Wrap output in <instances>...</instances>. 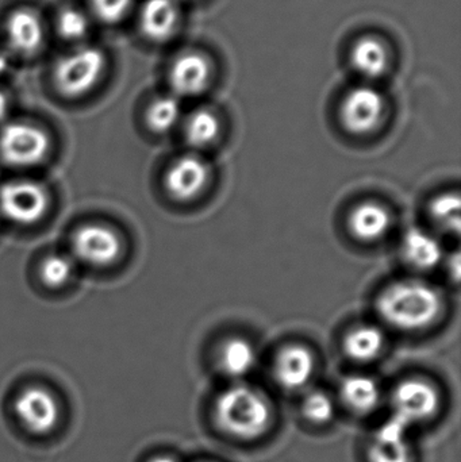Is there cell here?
<instances>
[{"instance_id":"9","label":"cell","mask_w":461,"mask_h":462,"mask_svg":"<svg viewBox=\"0 0 461 462\" xmlns=\"http://www.w3.org/2000/svg\"><path fill=\"white\" fill-rule=\"evenodd\" d=\"M383 111L384 99L378 89L357 87L344 99L341 118L349 132L364 134L378 126Z\"/></svg>"},{"instance_id":"27","label":"cell","mask_w":461,"mask_h":462,"mask_svg":"<svg viewBox=\"0 0 461 462\" xmlns=\"http://www.w3.org/2000/svg\"><path fill=\"white\" fill-rule=\"evenodd\" d=\"M370 462H411L408 442H373L368 452Z\"/></svg>"},{"instance_id":"22","label":"cell","mask_w":461,"mask_h":462,"mask_svg":"<svg viewBox=\"0 0 461 462\" xmlns=\"http://www.w3.org/2000/svg\"><path fill=\"white\" fill-rule=\"evenodd\" d=\"M181 116L180 103L172 97H159L146 113L148 126L156 133H167L178 124Z\"/></svg>"},{"instance_id":"12","label":"cell","mask_w":461,"mask_h":462,"mask_svg":"<svg viewBox=\"0 0 461 462\" xmlns=\"http://www.w3.org/2000/svg\"><path fill=\"white\" fill-rule=\"evenodd\" d=\"M5 32L11 48L23 56H30L40 51L45 40L42 19L30 8L13 11L7 18Z\"/></svg>"},{"instance_id":"28","label":"cell","mask_w":461,"mask_h":462,"mask_svg":"<svg viewBox=\"0 0 461 462\" xmlns=\"http://www.w3.org/2000/svg\"><path fill=\"white\" fill-rule=\"evenodd\" d=\"M92 10L100 21L116 23L129 13L133 0H91Z\"/></svg>"},{"instance_id":"7","label":"cell","mask_w":461,"mask_h":462,"mask_svg":"<svg viewBox=\"0 0 461 462\" xmlns=\"http://www.w3.org/2000/svg\"><path fill=\"white\" fill-rule=\"evenodd\" d=\"M73 254L91 266H108L122 254L121 236L111 227L87 224L78 227L72 236Z\"/></svg>"},{"instance_id":"3","label":"cell","mask_w":461,"mask_h":462,"mask_svg":"<svg viewBox=\"0 0 461 462\" xmlns=\"http://www.w3.org/2000/svg\"><path fill=\"white\" fill-rule=\"evenodd\" d=\"M105 69V53L95 46H83L65 54L57 62L54 84L64 97H84L97 87Z\"/></svg>"},{"instance_id":"29","label":"cell","mask_w":461,"mask_h":462,"mask_svg":"<svg viewBox=\"0 0 461 462\" xmlns=\"http://www.w3.org/2000/svg\"><path fill=\"white\" fill-rule=\"evenodd\" d=\"M410 423L406 422L402 418L392 414L387 422L379 428L376 431L375 441L381 442H401L406 441Z\"/></svg>"},{"instance_id":"1","label":"cell","mask_w":461,"mask_h":462,"mask_svg":"<svg viewBox=\"0 0 461 462\" xmlns=\"http://www.w3.org/2000/svg\"><path fill=\"white\" fill-rule=\"evenodd\" d=\"M378 311L394 328L420 330L435 322L441 311V298L425 282H395L379 296Z\"/></svg>"},{"instance_id":"24","label":"cell","mask_w":461,"mask_h":462,"mask_svg":"<svg viewBox=\"0 0 461 462\" xmlns=\"http://www.w3.org/2000/svg\"><path fill=\"white\" fill-rule=\"evenodd\" d=\"M72 261L65 254H51L43 258L40 266V276L43 284L51 288H60L69 282L73 274Z\"/></svg>"},{"instance_id":"11","label":"cell","mask_w":461,"mask_h":462,"mask_svg":"<svg viewBox=\"0 0 461 462\" xmlns=\"http://www.w3.org/2000/svg\"><path fill=\"white\" fill-rule=\"evenodd\" d=\"M210 79V61L197 51H189L179 56L170 70L171 87L176 94L183 97H194L205 91Z\"/></svg>"},{"instance_id":"17","label":"cell","mask_w":461,"mask_h":462,"mask_svg":"<svg viewBox=\"0 0 461 462\" xmlns=\"http://www.w3.org/2000/svg\"><path fill=\"white\" fill-rule=\"evenodd\" d=\"M340 391L344 403L357 414L373 411L381 401L378 384L371 377L363 374L346 377Z\"/></svg>"},{"instance_id":"5","label":"cell","mask_w":461,"mask_h":462,"mask_svg":"<svg viewBox=\"0 0 461 462\" xmlns=\"http://www.w3.org/2000/svg\"><path fill=\"white\" fill-rule=\"evenodd\" d=\"M45 187L32 180H11L0 187V214L16 225H34L49 208Z\"/></svg>"},{"instance_id":"23","label":"cell","mask_w":461,"mask_h":462,"mask_svg":"<svg viewBox=\"0 0 461 462\" xmlns=\"http://www.w3.org/2000/svg\"><path fill=\"white\" fill-rule=\"evenodd\" d=\"M430 214L436 224L440 225L444 230L459 234L461 227L459 195H441L430 206Z\"/></svg>"},{"instance_id":"20","label":"cell","mask_w":461,"mask_h":462,"mask_svg":"<svg viewBox=\"0 0 461 462\" xmlns=\"http://www.w3.org/2000/svg\"><path fill=\"white\" fill-rule=\"evenodd\" d=\"M222 371L230 377L246 376L256 364L254 346L245 339H230L219 355Z\"/></svg>"},{"instance_id":"4","label":"cell","mask_w":461,"mask_h":462,"mask_svg":"<svg viewBox=\"0 0 461 462\" xmlns=\"http://www.w3.org/2000/svg\"><path fill=\"white\" fill-rule=\"evenodd\" d=\"M51 152L48 133L29 122H8L0 129V159L13 168L26 170L45 162Z\"/></svg>"},{"instance_id":"15","label":"cell","mask_w":461,"mask_h":462,"mask_svg":"<svg viewBox=\"0 0 461 462\" xmlns=\"http://www.w3.org/2000/svg\"><path fill=\"white\" fill-rule=\"evenodd\" d=\"M392 225L389 211L376 203H363L352 211L349 227L362 241H375L389 230Z\"/></svg>"},{"instance_id":"2","label":"cell","mask_w":461,"mask_h":462,"mask_svg":"<svg viewBox=\"0 0 461 462\" xmlns=\"http://www.w3.org/2000/svg\"><path fill=\"white\" fill-rule=\"evenodd\" d=\"M216 420L219 428L238 439H259L271 423V407L252 388L235 385L219 395L216 402Z\"/></svg>"},{"instance_id":"19","label":"cell","mask_w":461,"mask_h":462,"mask_svg":"<svg viewBox=\"0 0 461 462\" xmlns=\"http://www.w3.org/2000/svg\"><path fill=\"white\" fill-rule=\"evenodd\" d=\"M383 346V334L373 326L355 328L346 336L344 342L346 355L357 363H370L375 360L381 355Z\"/></svg>"},{"instance_id":"14","label":"cell","mask_w":461,"mask_h":462,"mask_svg":"<svg viewBox=\"0 0 461 462\" xmlns=\"http://www.w3.org/2000/svg\"><path fill=\"white\" fill-rule=\"evenodd\" d=\"M314 372L313 355L306 347L289 346L279 355L275 377L286 390H300L310 382Z\"/></svg>"},{"instance_id":"30","label":"cell","mask_w":461,"mask_h":462,"mask_svg":"<svg viewBox=\"0 0 461 462\" xmlns=\"http://www.w3.org/2000/svg\"><path fill=\"white\" fill-rule=\"evenodd\" d=\"M8 110H10V102L7 95L0 89V124L7 118Z\"/></svg>"},{"instance_id":"31","label":"cell","mask_w":461,"mask_h":462,"mask_svg":"<svg viewBox=\"0 0 461 462\" xmlns=\"http://www.w3.org/2000/svg\"><path fill=\"white\" fill-rule=\"evenodd\" d=\"M8 68H10V59H8V54L5 53V51H3L0 48V76L3 73L7 72Z\"/></svg>"},{"instance_id":"6","label":"cell","mask_w":461,"mask_h":462,"mask_svg":"<svg viewBox=\"0 0 461 462\" xmlns=\"http://www.w3.org/2000/svg\"><path fill=\"white\" fill-rule=\"evenodd\" d=\"M16 418L29 433L46 436L56 430L61 409L56 396L43 387H29L16 396L14 403Z\"/></svg>"},{"instance_id":"16","label":"cell","mask_w":461,"mask_h":462,"mask_svg":"<svg viewBox=\"0 0 461 462\" xmlns=\"http://www.w3.org/2000/svg\"><path fill=\"white\" fill-rule=\"evenodd\" d=\"M351 61L357 72L365 78L375 79L386 72L389 53L378 38L363 37L352 48Z\"/></svg>"},{"instance_id":"21","label":"cell","mask_w":461,"mask_h":462,"mask_svg":"<svg viewBox=\"0 0 461 462\" xmlns=\"http://www.w3.org/2000/svg\"><path fill=\"white\" fill-rule=\"evenodd\" d=\"M221 125L218 118L208 110H198L189 116L186 125V137L191 145L203 148L218 137Z\"/></svg>"},{"instance_id":"8","label":"cell","mask_w":461,"mask_h":462,"mask_svg":"<svg viewBox=\"0 0 461 462\" xmlns=\"http://www.w3.org/2000/svg\"><path fill=\"white\" fill-rule=\"evenodd\" d=\"M438 390L424 380L401 383L392 393L394 415L410 425L430 420L438 412Z\"/></svg>"},{"instance_id":"10","label":"cell","mask_w":461,"mask_h":462,"mask_svg":"<svg viewBox=\"0 0 461 462\" xmlns=\"http://www.w3.org/2000/svg\"><path fill=\"white\" fill-rule=\"evenodd\" d=\"M208 180V167L195 156L179 159L165 176V187L173 199L187 202L194 199L205 189Z\"/></svg>"},{"instance_id":"13","label":"cell","mask_w":461,"mask_h":462,"mask_svg":"<svg viewBox=\"0 0 461 462\" xmlns=\"http://www.w3.org/2000/svg\"><path fill=\"white\" fill-rule=\"evenodd\" d=\"M140 23L148 40L164 42L178 29V5L175 0H146L141 8Z\"/></svg>"},{"instance_id":"25","label":"cell","mask_w":461,"mask_h":462,"mask_svg":"<svg viewBox=\"0 0 461 462\" xmlns=\"http://www.w3.org/2000/svg\"><path fill=\"white\" fill-rule=\"evenodd\" d=\"M89 22L86 14L76 8H65L57 18V32L64 40L78 41L86 37Z\"/></svg>"},{"instance_id":"26","label":"cell","mask_w":461,"mask_h":462,"mask_svg":"<svg viewBox=\"0 0 461 462\" xmlns=\"http://www.w3.org/2000/svg\"><path fill=\"white\" fill-rule=\"evenodd\" d=\"M302 411L306 420H310L311 423L325 425L332 420L333 414H335V406H333L332 399L327 393L317 391V393H311L310 395L306 396Z\"/></svg>"},{"instance_id":"32","label":"cell","mask_w":461,"mask_h":462,"mask_svg":"<svg viewBox=\"0 0 461 462\" xmlns=\"http://www.w3.org/2000/svg\"><path fill=\"white\" fill-rule=\"evenodd\" d=\"M149 462H178L175 458L170 457V456H159V457L152 458Z\"/></svg>"},{"instance_id":"18","label":"cell","mask_w":461,"mask_h":462,"mask_svg":"<svg viewBox=\"0 0 461 462\" xmlns=\"http://www.w3.org/2000/svg\"><path fill=\"white\" fill-rule=\"evenodd\" d=\"M403 254L414 268L428 271L435 268L443 257L438 239L422 230H410L403 241Z\"/></svg>"}]
</instances>
